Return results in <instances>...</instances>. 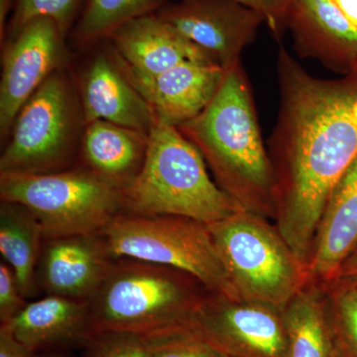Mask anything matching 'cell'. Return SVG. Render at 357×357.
<instances>
[{"instance_id":"cell-3","label":"cell","mask_w":357,"mask_h":357,"mask_svg":"<svg viewBox=\"0 0 357 357\" xmlns=\"http://www.w3.org/2000/svg\"><path fill=\"white\" fill-rule=\"evenodd\" d=\"M213 294L175 268L117 258L88 301L95 333L160 335L191 328L199 307Z\"/></svg>"},{"instance_id":"cell-7","label":"cell","mask_w":357,"mask_h":357,"mask_svg":"<svg viewBox=\"0 0 357 357\" xmlns=\"http://www.w3.org/2000/svg\"><path fill=\"white\" fill-rule=\"evenodd\" d=\"M0 199L26 206L44 238L98 234L124 213L121 190L86 168L0 174Z\"/></svg>"},{"instance_id":"cell-17","label":"cell","mask_w":357,"mask_h":357,"mask_svg":"<svg viewBox=\"0 0 357 357\" xmlns=\"http://www.w3.org/2000/svg\"><path fill=\"white\" fill-rule=\"evenodd\" d=\"M29 356L54 347H86L95 335L88 302L47 295L6 325Z\"/></svg>"},{"instance_id":"cell-12","label":"cell","mask_w":357,"mask_h":357,"mask_svg":"<svg viewBox=\"0 0 357 357\" xmlns=\"http://www.w3.org/2000/svg\"><path fill=\"white\" fill-rule=\"evenodd\" d=\"M114 261L98 234L44 238L37 284L47 295L88 302Z\"/></svg>"},{"instance_id":"cell-26","label":"cell","mask_w":357,"mask_h":357,"mask_svg":"<svg viewBox=\"0 0 357 357\" xmlns=\"http://www.w3.org/2000/svg\"><path fill=\"white\" fill-rule=\"evenodd\" d=\"M152 357H227L192 332V328L167 335Z\"/></svg>"},{"instance_id":"cell-4","label":"cell","mask_w":357,"mask_h":357,"mask_svg":"<svg viewBox=\"0 0 357 357\" xmlns=\"http://www.w3.org/2000/svg\"><path fill=\"white\" fill-rule=\"evenodd\" d=\"M124 213L177 215L211 225L243 210L211 178L198 149L175 126L156 121L137 177L122 190Z\"/></svg>"},{"instance_id":"cell-16","label":"cell","mask_w":357,"mask_h":357,"mask_svg":"<svg viewBox=\"0 0 357 357\" xmlns=\"http://www.w3.org/2000/svg\"><path fill=\"white\" fill-rule=\"evenodd\" d=\"M79 105L84 124L105 121L150 133L156 124L151 107L129 81L119 61L100 53L82 77Z\"/></svg>"},{"instance_id":"cell-2","label":"cell","mask_w":357,"mask_h":357,"mask_svg":"<svg viewBox=\"0 0 357 357\" xmlns=\"http://www.w3.org/2000/svg\"><path fill=\"white\" fill-rule=\"evenodd\" d=\"M177 128L199 150L225 194L243 210L273 222L276 175L241 61L227 70L208 107Z\"/></svg>"},{"instance_id":"cell-11","label":"cell","mask_w":357,"mask_h":357,"mask_svg":"<svg viewBox=\"0 0 357 357\" xmlns=\"http://www.w3.org/2000/svg\"><path fill=\"white\" fill-rule=\"evenodd\" d=\"M156 14L225 70L241 62L265 24L261 14L232 0H178L162 4Z\"/></svg>"},{"instance_id":"cell-27","label":"cell","mask_w":357,"mask_h":357,"mask_svg":"<svg viewBox=\"0 0 357 357\" xmlns=\"http://www.w3.org/2000/svg\"><path fill=\"white\" fill-rule=\"evenodd\" d=\"M163 2L164 0H160ZM261 14L265 25L275 39L280 41L287 31L289 14L296 0H232Z\"/></svg>"},{"instance_id":"cell-21","label":"cell","mask_w":357,"mask_h":357,"mask_svg":"<svg viewBox=\"0 0 357 357\" xmlns=\"http://www.w3.org/2000/svg\"><path fill=\"white\" fill-rule=\"evenodd\" d=\"M44 241L36 217L22 204H0V253L13 270L25 299L36 293L37 266Z\"/></svg>"},{"instance_id":"cell-28","label":"cell","mask_w":357,"mask_h":357,"mask_svg":"<svg viewBox=\"0 0 357 357\" xmlns=\"http://www.w3.org/2000/svg\"><path fill=\"white\" fill-rule=\"evenodd\" d=\"M27 305L14 271L6 262L0 263V321L6 325Z\"/></svg>"},{"instance_id":"cell-5","label":"cell","mask_w":357,"mask_h":357,"mask_svg":"<svg viewBox=\"0 0 357 357\" xmlns=\"http://www.w3.org/2000/svg\"><path fill=\"white\" fill-rule=\"evenodd\" d=\"M208 225L241 300L283 311L309 281L307 265L269 218L241 210Z\"/></svg>"},{"instance_id":"cell-10","label":"cell","mask_w":357,"mask_h":357,"mask_svg":"<svg viewBox=\"0 0 357 357\" xmlns=\"http://www.w3.org/2000/svg\"><path fill=\"white\" fill-rule=\"evenodd\" d=\"M65 36L57 23L36 17L11 33L2 54L0 137L6 143L16 115L66 61Z\"/></svg>"},{"instance_id":"cell-9","label":"cell","mask_w":357,"mask_h":357,"mask_svg":"<svg viewBox=\"0 0 357 357\" xmlns=\"http://www.w3.org/2000/svg\"><path fill=\"white\" fill-rule=\"evenodd\" d=\"M191 328L227 357H290L283 311L272 305L211 294Z\"/></svg>"},{"instance_id":"cell-8","label":"cell","mask_w":357,"mask_h":357,"mask_svg":"<svg viewBox=\"0 0 357 357\" xmlns=\"http://www.w3.org/2000/svg\"><path fill=\"white\" fill-rule=\"evenodd\" d=\"M84 126L79 96L63 70L53 75L16 115L3 151L0 174L65 170L81 144Z\"/></svg>"},{"instance_id":"cell-29","label":"cell","mask_w":357,"mask_h":357,"mask_svg":"<svg viewBox=\"0 0 357 357\" xmlns=\"http://www.w3.org/2000/svg\"><path fill=\"white\" fill-rule=\"evenodd\" d=\"M0 357H29V354L13 337L8 328L0 326Z\"/></svg>"},{"instance_id":"cell-23","label":"cell","mask_w":357,"mask_h":357,"mask_svg":"<svg viewBox=\"0 0 357 357\" xmlns=\"http://www.w3.org/2000/svg\"><path fill=\"white\" fill-rule=\"evenodd\" d=\"M331 324L340 357H357V281L326 284Z\"/></svg>"},{"instance_id":"cell-1","label":"cell","mask_w":357,"mask_h":357,"mask_svg":"<svg viewBox=\"0 0 357 357\" xmlns=\"http://www.w3.org/2000/svg\"><path fill=\"white\" fill-rule=\"evenodd\" d=\"M279 109L268 143L277 181L273 222L309 268L326 199L357 157V75L314 77L284 46Z\"/></svg>"},{"instance_id":"cell-19","label":"cell","mask_w":357,"mask_h":357,"mask_svg":"<svg viewBox=\"0 0 357 357\" xmlns=\"http://www.w3.org/2000/svg\"><path fill=\"white\" fill-rule=\"evenodd\" d=\"M148 145L149 133L96 121L84 124L79 153L84 168L122 191L140 173Z\"/></svg>"},{"instance_id":"cell-13","label":"cell","mask_w":357,"mask_h":357,"mask_svg":"<svg viewBox=\"0 0 357 357\" xmlns=\"http://www.w3.org/2000/svg\"><path fill=\"white\" fill-rule=\"evenodd\" d=\"M122 70L151 107L156 121L175 128L208 107L227 74V70L213 63H185L153 76Z\"/></svg>"},{"instance_id":"cell-30","label":"cell","mask_w":357,"mask_h":357,"mask_svg":"<svg viewBox=\"0 0 357 357\" xmlns=\"http://www.w3.org/2000/svg\"><path fill=\"white\" fill-rule=\"evenodd\" d=\"M337 279H349L357 281V245L354 251L345 259L344 264L340 267Z\"/></svg>"},{"instance_id":"cell-22","label":"cell","mask_w":357,"mask_h":357,"mask_svg":"<svg viewBox=\"0 0 357 357\" xmlns=\"http://www.w3.org/2000/svg\"><path fill=\"white\" fill-rule=\"evenodd\" d=\"M160 0H88L74 29V40L84 46L109 38L117 29L141 16L156 13Z\"/></svg>"},{"instance_id":"cell-31","label":"cell","mask_w":357,"mask_h":357,"mask_svg":"<svg viewBox=\"0 0 357 357\" xmlns=\"http://www.w3.org/2000/svg\"><path fill=\"white\" fill-rule=\"evenodd\" d=\"M349 22L357 29V0H333Z\"/></svg>"},{"instance_id":"cell-33","label":"cell","mask_w":357,"mask_h":357,"mask_svg":"<svg viewBox=\"0 0 357 357\" xmlns=\"http://www.w3.org/2000/svg\"><path fill=\"white\" fill-rule=\"evenodd\" d=\"M29 357H64L60 356V354H48V352H38V354H31Z\"/></svg>"},{"instance_id":"cell-14","label":"cell","mask_w":357,"mask_h":357,"mask_svg":"<svg viewBox=\"0 0 357 357\" xmlns=\"http://www.w3.org/2000/svg\"><path fill=\"white\" fill-rule=\"evenodd\" d=\"M109 39L119 64L136 75L153 76L185 63L218 64L210 54L183 36L156 13L126 23Z\"/></svg>"},{"instance_id":"cell-6","label":"cell","mask_w":357,"mask_h":357,"mask_svg":"<svg viewBox=\"0 0 357 357\" xmlns=\"http://www.w3.org/2000/svg\"><path fill=\"white\" fill-rule=\"evenodd\" d=\"M98 234L114 259L175 268L198 279L215 295L241 300L206 223L177 215L121 213Z\"/></svg>"},{"instance_id":"cell-34","label":"cell","mask_w":357,"mask_h":357,"mask_svg":"<svg viewBox=\"0 0 357 357\" xmlns=\"http://www.w3.org/2000/svg\"><path fill=\"white\" fill-rule=\"evenodd\" d=\"M351 73H352V74L357 75V61L356 62V64H354V69H352Z\"/></svg>"},{"instance_id":"cell-25","label":"cell","mask_w":357,"mask_h":357,"mask_svg":"<svg viewBox=\"0 0 357 357\" xmlns=\"http://www.w3.org/2000/svg\"><path fill=\"white\" fill-rule=\"evenodd\" d=\"M81 0H15L10 34L36 17L51 18L66 37L75 20Z\"/></svg>"},{"instance_id":"cell-18","label":"cell","mask_w":357,"mask_h":357,"mask_svg":"<svg viewBox=\"0 0 357 357\" xmlns=\"http://www.w3.org/2000/svg\"><path fill=\"white\" fill-rule=\"evenodd\" d=\"M357 245V157L328 195L314 238L309 281L337 280L345 259Z\"/></svg>"},{"instance_id":"cell-15","label":"cell","mask_w":357,"mask_h":357,"mask_svg":"<svg viewBox=\"0 0 357 357\" xmlns=\"http://www.w3.org/2000/svg\"><path fill=\"white\" fill-rule=\"evenodd\" d=\"M287 30L300 57L314 59L342 76L351 74L357 61V29L333 0H296Z\"/></svg>"},{"instance_id":"cell-24","label":"cell","mask_w":357,"mask_h":357,"mask_svg":"<svg viewBox=\"0 0 357 357\" xmlns=\"http://www.w3.org/2000/svg\"><path fill=\"white\" fill-rule=\"evenodd\" d=\"M170 333L146 335L130 332L96 333L84 347L86 357H152L162 340Z\"/></svg>"},{"instance_id":"cell-32","label":"cell","mask_w":357,"mask_h":357,"mask_svg":"<svg viewBox=\"0 0 357 357\" xmlns=\"http://www.w3.org/2000/svg\"><path fill=\"white\" fill-rule=\"evenodd\" d=\"M15 0H0V41L3 44L4 36L6 33V20L8 17L11 6H13Z\"/></svg>"},{"instance_id":"cell-20","label":"cell","mask_w":357,"mask_h":357,"mask_svg":"<svg viewBox=\"0 0 357 357\" xmlns=\"http://www.w3.org/2000/svg\"><path fill=\"white\" fill-rule=\"evenodd\" d=\"M290 357H340L326 284L307 281L283 310Z\"/></svg>"}]
</instances>
